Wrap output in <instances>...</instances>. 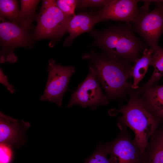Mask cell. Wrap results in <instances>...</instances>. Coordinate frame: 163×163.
Listing matches in <instances>:
<instances>
[{
	"label": "cell",
	"mask_w": 163,
	"mask_h": 163,
	"mask_svg": "<svg viewBox=\"0 0 163 163\" xmlns=\"http://www.w3.org/2000/svg\"><path fill=\"white\" fill-rule=\"evenodd\" d=\"M93 45L107 54L129 62H135L146 48L145 43L136 37L128 26L113 27L100 31H92Z\"/></svg>",
	"instance_id": "obj_1"
},
{
	"label": "cell",
	"mask_w": 163,
	"mask_h": 163,
	"mask_svg": "<svg viewBox=\"0 0 163 163\" xmlns=\"http://www.w3.org/2000/svg\"><path fill=\"white\" fill-rule=\"evenodd\" d=\"M137 95L131 94L127 104L118 110L122 114L118 124L121 128L128 127L133 131V142L144 154L150 136L162 122L146 109L141 99Z\"/></svg>",
	"instance_id": "obj_2"
},
{
	"label": "cell",
	"mask_w": 163,
	"mask_h": 163,
	"mask_svg": "<svg viewBox=\"0 0 163 163\" xmlns=\"http://www.w3.org/2000/svg\"><path fill=\"white\" fill-rule=\"evenodd\" d=\"M99 57L94 61L96 76L107 94L112 97L121 96L131 88L127 79L132 76L129 61L110 55Z\"/></svg>",
	"instance_id": "obj_3"
},
{
	"label": "cell",
	"mask_w": 163,
	"mask_h": 163,
	"mask_svg": "<svg viewBox=\"0 0 163 163\" xmlns=\"http://www.w3.org/2000/svg\"><path fill=\"white\" fill-rule=\"evenodd\" d=\"M133 21V30L153 51L158 47L163 34V2L161 0H144Z\"/></svg>",
	"instance_id": "obj_4"
},
{
	"label": "cell",
	"mask_w": 163,
	"mask_h": 163,
	"mask_svg": "<svg viewBox=\"0 0 163 163\" xmlns=\"http://www.w3.org/2000/svg\"><path fill=\"white\" fill-rule=\"evenodd\" d=\"M73 17L64 14L57 6L55 0H43L37 17L34 37L37 40L59 38L67 30Z\"/></svg>",
	"instance_id": "obj_5"
},
{
	"label": "cell",
	"mask_w": 163,
	"mask_h": 163,
	"mask_svg": "<svg viewBox=\"0 0 163 163\" xmlns=\"http://www.w3.org/2000/svg\"><path fill=\"white\" fill-rule=\"evenodd\" d=\"M0 39L2 46L1 62H15L17 57L13 53L16 47L28 45L30 37L28 29L19 24L6 20L0 17Z\"/></svg>",
	"instance_id": "obj_6"
},
{
	"label": "cell",
	"mask_w": 163,
	"mask_h": 163,
	"mask_svg": "<svg viewBox=\"0 0 163 163\" xmlns=\"http://www.w3.org/2000/svg\"><path fill=\"white\" fill-rule=\"evenodd\" d=\"M48 63V78L44 91L40 99L53 102L61 107L63 96L74 68L72 66L56 64L53 59H50Z\"/></svg>",
	"instance_id": "obj_7"
},
{
	"label": "cell",
	"mask_w": 163,
	"mask_h": 163,
	"mask_svg": "<svg viewBox=\"0 0 163 163\" xmlns=\"http://www.w3.org/2000/svg\"><path fill=\"white\" fill-rule=\"evenodd\" d=\"M105 145L111 163H144L143 154L133 142L126 128Z\"/></svg>",
	"instance_id": "obj_8"
},
{
	"label": "cell",
	"mask_w": 163,
	"mask_h": 163,
	"mask_svg": "<svg viewBox=\"0 0 163 163\" xmlns=\"http://www.w3.org/2000/svg\"><path fill=\"white\" fill-rule=\"evenodd\" d=\"M96 76L94 68L90 67L88 75L72 94L67 107L74 104L85 107L107 104L106 97L102 92Z\"/></svg>",
	"instance_id": "obj_9"
},
{
	"label": "cell",
	"mask_w": 163,
	"mask_h": 163,
	"mask_svg": "<svg viewBox=\"0 0 163 163\" xmlns=\"http://www.w3.org/2000/svg\"><path fill=\"white\" fill-rule=\"evenodd\" d=\"M138 0H113L110 1L100 10L94 14L97 23L109 19L132 22L138 11Z\"/></svg>",
	"instance_id": "obj_10"
},
{
	"label": "cell",
	"mask_w": 163,
	"mask_h": 163,
	"mask_svg": "<svg viewBox=\"0 0 163 163\" xmlns=\"http://www.w3.org/2000/svg\"><path fill=\"white\" fill-rule=\"evenodd\" d=\"M30 123L18 120L0 112V144L19 148L26 142V132Z\"/></svg>",
	"instance_id": "obj_11"
},
{
	"label": "cell",
	"mask_w": 163,
	"mask_h": 163,
	"mask_svg": "<svg viewBox=\"0 0 163 163\" xmlns=\"http://www.w3.org/2000/svg\"><path fill=\"white\" fill-rule=\"evenodd\" d=\"M97 23L92 14L80 13L73 16L71 20L67 30L69 36L67 37L63 44L68 46L76 37L82 34L91 31Z\"/></svg>",
	"instance_id": "obj_12"
},
{
	"label": "cell",
	"mask_w": 163,
	"mask_h": 163,
	"mask_svg": "<svg viewBox=\"0 0 163 163\" xmlns=\"http://www.w3.org/2000/svg\"><path fill=\"white\" fill-rule=\"evenodd\" d=\"M142 93L143 97L141 99L146 109L163 122V84L161 85H155Z\"/></svg>",
	"instance_id": "obj_13"
},
{
	"label": "cell",
	"mask_w": 163,
	"mask_h": 163,
	"mask_svg": "<svg viewBox=\"0 0 163 163\" xmlns=\"http://www.w3.org/2000/svg\"><path fill=\"white\" fill-rule=\"evenodd\" d=\"M144 163H163V123L149 139L144 153Z\"/></svg>",
	"instance_id": "obj_14"
},
{
	"label": "cell",
	"mask_w": 163,
	"mask_h": 163,
	"mask_svg": "<svg viewBox=\"0 0 163 163\" xmlns=\"http://www.w3.org/2000/svg\"><path fill=\"white\" fill-rule=\"evenodd\" d=\"M153 53V50L151 49L146 48L143 51L142 57L135 62L132 69L133 82L131 88H138L139 83L144 77L149 66L151 65Z\"/></svg>",
	"instance_id": "obj_15"
},
{
	"label": "cell",
	"mask_w": 163,
	"mask_h": 163,
	"mask_svg": "<svg viewBox=\"0 0 163 163\" xmlns=\"http://www.w3.org/2000/svg\"><path fill=\"white\" fill-rule=\"evenodd\" d=\"M151 66L154 68L153 72L147 83L137 90V95L153 86L163 76V49L160 46L153 51Z\"/></svg>",
	"instance_id": "obj_16"
},
{
	"label": "cell",
	"mask_w": 163,
	"mask_h": 163,
	"mask_svg": "<svg viewBox=\"0 0 163 163\" xmlns=\"http://www.w3.org/2000/svg\"><path fill=\"white\" fill-rule=\"evenodd\" d=\"M39 0H21L19 24L28 29L31 26L36 7Z\"/></svg>",
	"instance_id": "obj_17"
},
{
	"label": "cell",
	"mask_w": 163,
	"mask_h": 163,
	"mask_svg": "<svg viewBox=\"0 0 163 163\" xmlns=\"http://www.w3.org/2000/svg\"><path fill=\"white\" fill-rule=\"evenodd\" d=\"M0 17L19 24L20 11L17 0H0Z\"/></svg>",
	"instance_id": "obj_18"
},
{
	"label": "cell",
	"mask_w": 163,
	"mask_h": 163,
	"mask_svg": "<svg viewBox=\"0 0 163 163\" xmlns=\"http://www.w3.org/2000/svg\"><path fill=\"white\" fill-rule=\"evenodd\" d=\"M105 145L101 147L86 160L85 163H111Z\"/></svg>",
	"instance_id": "obj_19"
},
{
	"label": "cell",
	"mask_w": 163,
	"mask_h": 163,
	"mask_svg": "<svg viewBox=\"0 0 163 163\" xmlns=\"http://www.w3.org/2000/svg\"><path fill=\"white\" fill-rule=\"evenodd\" d=\"M58 8L65 14L72 16L75 15V10L77 5L76 0H55Z\"/></svg>",
	"instance_id": "obj_20"
},
{
	"label": "cell",
	"mask_w": 163,
	"mask_h": 163,
	"mask_svg": "<svg viewBox=\"0 0 163 163\" xmlns=\"http://www.w3.org/2000/svg\"><path fill=\"white\" fill-rule=\"evenodd\" d=\"M0 163H10L12 159V154L10 147L0 145Z\"/></svg>",
	"instance_id": "obj_21"
},
{
	"label": "cell",
	"mask_w": 163,
	"mask_h": 163,
	"mask_svg": "<svg viewBox=\"0 0 163 163\" xmlns=\"http://www.w3.org/2000/svg\"><path fill=\"white\" fill-rule=\"evenodd\" d=\"M110 0H77V5L80 8L88 7L104 6Z\"/></svg>",
	"instance_id": "obj_22"
},
{
	"label": "cell",
	"mask_w": 163,
	"mask_h": 163,
	"mask_svg": "<svg viewBox=\"0 0 163 163\" xmlns=\"http://www.w3.org/2000/svg\"><path fill=\"white\" fill-rule=\"evenodd\" d=\"M0 82L1 84L6 86L11 93L13 94L15 91L14 86L9 83L7 76L4 74L1 69L0 72Z\"/></svg>",
	"instance_id": "obj_23"
},
{
	"label": "cell",
	"mask_w": 163,
	"mask_h": 163,
	"mask_svg": "<svg viewBox=\"0 0 163 163\" xmlns=\"http://www.w3.org/2000/svg\"><path fill=\"white\" fill-rule=\"evenodd\" d=\"M162 2H163V0H161Z\"/></svg>",
	"instance_id": "obj_24"
}]
</instances>
